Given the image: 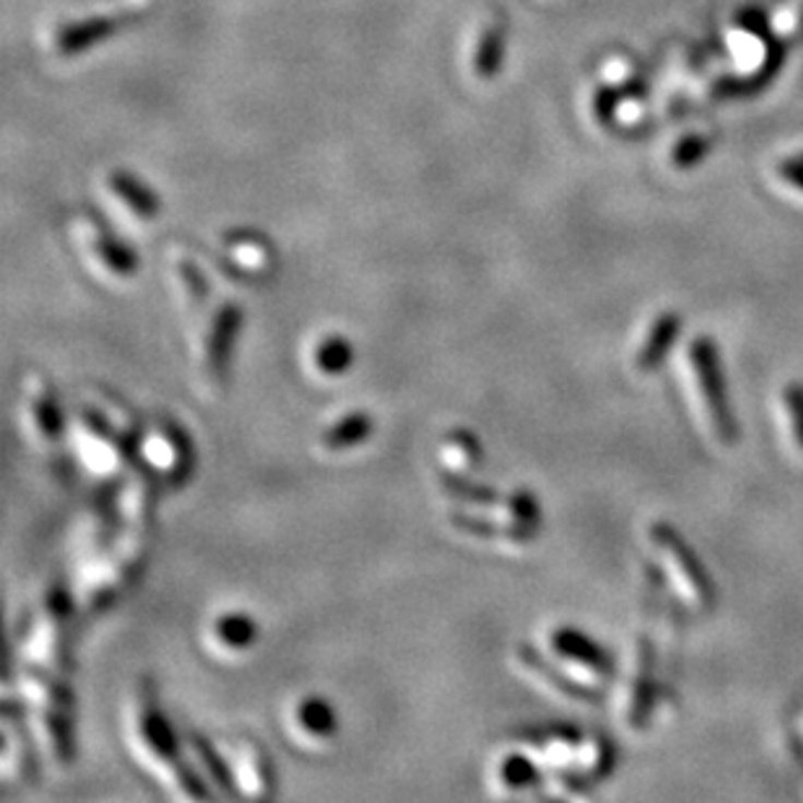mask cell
<instances>
[{
    "mask_svg": "<svg viewBox=\"0 0 803 803\" xmlns=\"http://www.w3.org/2000/svg\"><path fill=\"white\" fill-rule=\"evenodd\" d=\"M219 260L229 276L245 281H265L276 271V250L256 232H229L222 243Z\"/></svg>",
    "mask_w": 803,
    "mask_h": 803,
    "instance_id": "13",
    "label": "cell"
},
{
    "mask_svg": "<svg viewBox=\"0 0 803 803\" xmlns=\"http://www.w3.org/2000/svg\"><path fill=\"white\" fill-rule=\"evenodd\" d=\"M185 741H188V749L193 752V759L201 765V770L205 772L211 786H214L222 795H239L237 775L229 767V761L216 752V746L196 731H188V739Z\"/></svg>",
    "mask_w": 803,
    "mask_h": 803,
    "instance_id": "30",
    "label": "cell"
},
{
    "mask_svg": "<svg viewBox=\"0 0 803 803\" xmlns=\"http://www.w3.org/2000/svg\"><path fill=\"white\" fill-rule=\"evenodd\" d=\"M209 640L216 653L245 656L258 642V622L245 611H224L209 629Z\"/></svg>",
    "mask_w": 803,
    "mask_h": 803,
    "instance_id": "25",
    "label": "cell"
},
{
    "mask_svg": "<svg viewBox=\"0 0 803 803\" xmlns=\"http://www.w3.org/2000/svg\"><path fill=\"white\" fill-rule=\"evenodd\" d=\"M515 663L518 669H523L528 676L535 678L539 684H544L546 689H552L554 695L569 699V702H580V705H599V692L590 689V686L575 682L572 676L562 674V671L554 665L552 661H546L539 650L531 648V645H515L512 650Z\"/></svg>",
    "mask_w": 803,
    "mask_h": 803,
    "instance_id": "15",
    "label": "cell"
},
{
    "mask_svg": "<svg viewBox=\"0 0 803 803\" xmlns=\"http://www.w3.org/2000/svg\"><path fill=\"white\" fill-rule=\"evenodd\" d=\"M356 362V349L354 343L346 339L343 333H322L320 339H315L310 346V356H307V365L322 380H339L352 369Z\"/></svg>",
    "mask_w": 803,
    "mask_h": 803,
    "instance_id": "26",
    "label": "cell"
},
{
    "mask_svg": "<svg viewBox=\"0 0 803 803\" xmlns=\"http://www.w3.org/2000/svg\"><path fill=\"white\" fill-rule=\"evenodd\" d=\"M494 782H497L505 793H526L541 786V770L535 761L526 757V754L507 752L505 757L497 761Z\"/></svg>",
    "mask_w": 803,
    "mask_h": 803,
    "instance_id": "31",
    "label": "cell"
},
{
    "mask_svg": "<svg viewBox=\"0 0 803 803\" xmlns=\"http://www.w3.org/2000/svg\"><path fill=\"white\" fill-rule=\"evenodd\" d=\"M235 775L239 793L250 799H271L276 793V775H273L271 757L256 739H239L235 744Z\"/></svg>",
    "mask_w": 803,
    "mask_h": 803,
    "instance_id": "19",
    "label": "cell"
},
{
    "mask_svg": "<svg viewBox=\"0 0 803 803\" xmlns=\"http://www.w3.org/2000/svg\"><path fill=\"white\" fill-rule=\"evenodd\" d=\"M151 5H154V0H97L84 13L55 26L52 50L60 58H73L81 50L86 52L88 47L113 37L122 24L149 13Z\"/></svg>",
    "mask_w": 803,
    "mask_h": 803,
    "instance_id": "6",
    "label": "cell"
},
{
    "mask_svg": "<svg viewBox=\"0 0 803 803\" xmlns=\"http://www.w3.org/2000/svg\"><path fill=\"white\" fill-rule=\"evenodd\" d=\"M24 424L43 448H58L66 435V414L60 406L58 390L43 373H29L24 377Z\"/></svg>",
    "mask_w": 803,
    "mask_h": 803,
    "instance_id": "12",
    "label": "cell"
},
{
    "mask_svg": "<svg viewBox=\"0 0 803 803\" xmlns=\"http://www.w3.org/2000/svg\"><path fill=\"white\" fill-rule=\"evenodd\" d=\"M68 676L52 674L29 661L22 665V695L29 710L34 736L58 767L73 759V695L68 689Z\"/></svg>",
    "mask_w": 803,
    "mask_h": 803,
    "instance_id": "3",
    "label": "cell"
},
{
    "mask_svg": "<svg viewBox=\"0 0 803 803\" xmlns=\"http://www.w3.org/2000/svg\"><path fill=\"white\" fill-rule=\"evenodd\" d=\"M169 273H172V281H175L177 297H180L185 310H188V315H193V318H198V315H201L205 307L211 305V299H214L209 279L203 276L198 260L190 258L188 252H182L180 247H172Z\"/></svg>",
    "mask_w": 803,
    "mask_h": 803,
    "instance_id": "22",
    "label": "cell"
},
{
    "mask_svg": "<svg viewBox=\"0 0 803 803\" xmlns=\"http://www.w3.org/2000/svg\"><path fill=\"white\" fill-rule=\"evenodd\" d=\"M548 648H552V653L559 656L562 661L578 665V669H582L593 678L601 676L606 678L611 676V671H614L606 650L575 627H554L552 633H548Z\"/></svg>",
    "mask_w": 803,
    "mask_h": 803,
    "instance_id": "18",
    "label": "cell"
},
{
    "mask_svg": "<svg viewBox=\"0 0 803 803\" xmlns=\"http://www.w3.org/2000/svg\"><path fill=\"white\" fill-rule=\"evenodd\" d=\"M782 414L788 418V432H791L793 445L803 452V386L793 382L782 390Z\"/></svg>",
    "mask_w": 803,
    "mask_h": 803,
    "instance_id": "32",
    "label": "cell"
},
{
    "mask_svg": "<svg viewBox=\"0 0 803 803\" xmlns=\"http://www.w3.org/2000/svg\"><path fill=\"white\" fill-rule=\"evenodd\" d=\"M156 482H160V479H156L146 465H139V469L128 473L118 503L120 531L149 535L156 507Z\"/></svg>",
    "mask_w": 803,
    "mask_h": 803,
    "instance_id": "14",
    "label": "cell"
},
{
    "mask_svg": "<svg viewBox=\"0 0 803 803\" xmlns=\"http://www.w3.org/2000/svg\"><path fill=\"white\" fill-rule=\"evenodd\" d=\"M437 461H439V465H442V471L463 473V476H471V473L476 471L484 461L482 439H479L471 429H465V427L450 429L448 435L439 439Z\"/></svg>",
    "mask_w": 803,
    "mask_h": 803,
    "instance_id": "27",
    "label": "cell"
},
{
    "mask_svg": "<svg viewBox=\"0 0 803 803\" xmlns=\"http://www.w3.org/2000/svg\"><path fill=\"white\" fill-rule=\"evenodd\" d=\"M505 34L503 11H494L486 22L479 24L469 45V71L476 81H492L494 73L503 68Z\"/></svg>",
    "mask_w": 803,
    "mask_h": 803,
    "instance_id": "21",
    "label": "cell"
},
{
    "mask_svg": "<svg viewBox=\"0 0 803 803\" xmlns=\"http://www.w3.org/2000/svg\"><path fill=\"white\" fill-rule=\"evenodd\" d=\"M198 320L201 326H196L193 333L196 377L203 393L216 398L226 386L232 349L243 328V310L232 299H211Z\"/></svg>",
    "mask_w": 803,
    "mask_h": 803,
    "instance_id": "4",
    "label": "cell"
},
{
    "mask_svg": "<svg viewBox=\"0 0 803 803\" xmlns=\"http://www.w3.org/2000/svg\"><path fill=\"white\" fill-rule=\"evenodd\" d=\"M448 523L458 533L471 535V539L503 541V544H528L535 535L531 528L512 523V520L503 518V515H484L479 510H463V507H452Z\"/></svg>",
    "mask_w": 803,
    "mask_h": 803,
    "instance_id": "20",
    "label": "cell"
},
{
    "mask_svg": "<svg viewBox=\"0 0 803 803\" xmlns=\"http://www.w3.org/2000/svg\"><path fill=\"white\" fill-rule=\"evenodd\" d=\"M5 780H29L34 775V754L29 744V733L24 723H19L13 705L3 707V754H0Z\"/></svg>",
    "mask_w": 803,
    "mask_h": 803,
    "instance_id": "24",
    "label": "cell"
},
{
    "mask_svg": "<svg viewBox=\"0 0 803 803\" xmlns=\"http://www.w3.org/2000/svg\"><path fill=\"white\" fill-rule=\"evenodd\" d=\"M73 439L88 473L113 479L128 469L133 450H139V418L118 395L105 390L75 414Z\"/></svg>",
    "mask_w": 803,
    "mask_h": 803,
    "instance_id": "2",
    "label": "cell"
},
{
    "mask_svg": "<svg viewBox=\"0 0 803 803\" xmlns=\"http://www.w3.org/2000/svg\"><path fill=\"white\" fill-rule=\"evenodd\" d=\"M128 736L139 759L177 799L205 801L214 795L182 754L180 739L175 736L169 720L164 718L151 682H139L130 695Z\"/></svg>",
    "mask_w": 803,
    "mask_h": 803,
    "instance_id": "1",
    "label": "cell"
},
{
    "mask_svg": "<svg viewBox=\"0 0 803 803\" xmlns=\"http://www.w3.org/2000/svg\"><path fill=\"white\" fill-rule=\"evenodd\" d=\"M105 190L115 209H118L122 216L133 219V222L149 224L160 216V211H162L160 196H156L149 185H143L139 177L130 175V172L126 169L107 172Z\"/></svg>",
    "mask_w": 803,
    "mask_h": 803,
    "instance_id": "17",
    "label": "cell"
},
{
    "mask_svg": "<svg viewBox=\"0 0 803 803\" xmlns=\"http://www.w3.org/2000/svg\"><path fill=\"white\" fill-rule=\"evenodd\" d=\"M439 489H442L445 497L450 499L456 507H463V510H494L499 503H503V494L492 486H484L479 482H473L471 476H463V473H450L442 471L439 473Z\"/></svg>",
    "mask_w": 803,
    "mask_h": 803,
    "instance_id": "29",
    "label": "cell"
},
{
    "mask_svg": "<svg viewBox=\"0 0 803 803\" xmlns=\"http://www.w3.org/2000/svg\"><path fill=\"white\" fill-rule=\"evenodd\" d=\"M678 333V318L674 312H663L650 322L648 333L642 335L640 346L635 352V369L642 375L656 373L661 367V362L665 359V354L671 352L674 346V339Z\"/></svg>",
    "mask_w": 803,
    "mask_h": 803,
    "instance_id": "28",
    "label": "cell"
},
{
    "mask_svg": "<svg viewBox=\"0 0 803 803\" xmlns=\"http://www.w3.org/2000/svg\"><path fill=\"white\" fill-rule=\"evenodd\" d=\"M141 463L167 486H182L193 469V445L188 432L167 416L154 418L139 439Z\"/></svg>",
    "mask_w": 803,
    "mask_h": 803,
    "instance_id": "10",
    "label": "cell"
},
{
    "mask_svg": "<svg viewBox=\"0 0 803 803\" xmlns=\"http://www.w3.org/2000/svg\"><path fill=\"white\" fill-rule=\"evenodd\" d=\"M26 661L52 674L68 676L71 669V603L63 588H50L39 603L26 645Z\"/></svg>",
    "mask_w": 803,
    "mask_h": 803,
    "instance_id": "8",
    "label": "cell"
},
{
    "mask_svg": "<svg viewBox=\"0 0 803 803\" xmlns=\"http://www.w3.org/2000/svg\"><path fill=\"white\" fill-rule=\"evenodd\" d=\"M375 435V418L367 411H349L335 418V422L326 424L318 435V450L326 456H343L352 452L362 445L369 442Z\"/></svg>",
    "mask_w": 803,
    "mask_h": 803,
    "instance_id": "23",
    "label": "cell"
},
{
    "mask_svg": "<svg viewBox=\"0 0 803 803\" xmlns=\"http://www.w3.org/2000/svg\"><path fill=\"white\" fill-rule=\"evenodd\" d=\"M650 544L658 554H661L665 565L671 569V578H674L676 588L682 590L684 599L695 609H707L712 601V586L710 578L702 572L699 562L692 554V548L678 539V533L671 526L656 523L650 528Z\"/></svg>",
    "mask_w": 803,
    "mask_h": 803,
    "instance_id": "11",
    "label": "cell"
},
{
    "mask_svg": "<svg viewBox=\"0 0 803 803\" xmlns=\"http://www.w3.org/2000/svg\"><path fill=\"white\" fill-rule=\"evenodd\" d=\"M146 539L149 535L120 531L118 541L88 565L86 575L81 578L79 595L81 606L88 614L113 606V601L133 582L135 575L143 565V554H146Z\"/></svg>",
    "mask_w": 803,
    "mask_h": 803,
    "instance_id": "5",
    "label": "cell"
},
{
    "mask_svg": "<svg viewBox=\"0 0 803 803\" xmlns=\"http://www.w3.org/2000/svg\"><path fill=\"white\" fill-rule=\"evenodd\" d=\"M290 731L299 744L310 746V749L331 744L335 733H339L335 707L320 695L302 697L290 712Z\"/></svg>",
    "mask_w": 803,
    "mask_h": 803,
    "instance_id": "16",
    "label": "cell"
},
{
    "mask_svg": "<svg viewBox=\"0 0 803 803\" xmlns=\"http://www.w3.org/2000/svg\"><path fill=\"white\" fill-rule=\"evenodd\" d=\"M71 235L88 271L105 284H126L139 273V256L92 211L71 219Z\"/></svg>",
    "mask_w": 803,
    "mask_h": 803,
    "instance_id": "7",
    "label": "cell"
},
{
    "mask_svg": "<svg viewBox=\"0 0 803 803\" xmlns=\"http://www.w3.org/2000/svg\"><path fill=\"white\" fill-rule=\"evenodd\" d=\"M686 362H689V380L695 386L697 403L702 409L705 422L710 424L712 437L720 445H731L736 439V422H733L731 406L725 401L716 349L707 339H695L689 346V354H686Z\"/></svg>",
    "mask_w": 803,
    "mask_h": 803,
    "instance_id": "9",
    "label": "cell"
}]
</instances>
